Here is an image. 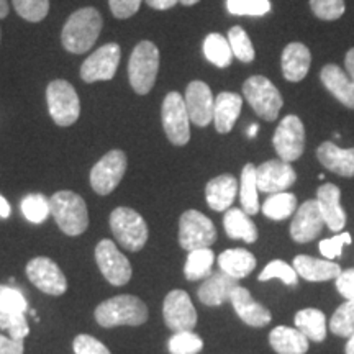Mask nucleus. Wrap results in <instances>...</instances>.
I'll return each instance as SVG.
<instances>
[{"instance_id": "obj_1", "label": "nucleus", "mask_w": 354, "mask_h": 354, "mask_svg": "<svg viewBox=\"0 0 354 354\" xmlns=\"http://www.w3.org/2000/svg\"><path fill=\"white\" fill-rule=\"evenodd\" d=\"M104 20L100 12L94 7L79 8L64 24L61 41L66 51L82 55L94 46L102 32Z\"/></svg>"}, {"instance_id": "obj_2", "label": "nucleus", "mask_w": 354, "mask_h": 354, "mask_svg": "<svg viewBox=\"0 0 354 354\" xmlns=\"http://www.w3.org/2000/svg\"><path fill=\"white\" fill-rule=\"evenodd\" d=\"M148 307L136 295L123 294L102 302L95 308L94 317L102 328L113 326H140L148 320Z\"/></svg>"}, {"instance_id": "obj_3", "label": "nucleus", "mask_w": 354, "mask_h": 354, "mask_svg": "<svg viewBox=\"0 0 354 354\" xmlns=\"http://www.w3.org/2000/svg\"><path fill=\"white\" fill-rule=\"evenodd\" d=\"M51 215L57 227L68 236H79L88 227V212L86 201L76 192L59 190L50 201Z\"/></svg>"}, {"instance_id": "obj_4", "label": "nucleus", "mask_w": 354, "mask_h": 354, "mask_svg": "<svg viewBox=\"0 0 354 354\" xmlns=\"http://www.w3.org/2000/svg\"><path fill=\"white\" fill-rule=\"evenodd\" d=\"M159 73V50L153 41L138 43L128 61V76L133 91L138 95L151 92Z\"/></svg>"}, {"instance_id": "obj_5", "label": "nucleus", "mask_w": 354, "mask_h": 354, "mask_svg": "<svg viewBox=\"0 0 354 354\" xmlns=\"http://www.w3.org/2000/svg\"><path fill=\"white\" fill-rule=\"evenodd\" d=\"M243 95L258 117L274 122L284 107L281 92L264 76H251L243 84Z\"/></svg>"}, {"instance_id": "obj_6", "label": "nucleus", "mask_w": 354, "mask_h": 354, "mask_svg": "<svg viewBox=\"0 0 354 354\" xmlns=\"http://www.w3.org/2000/svg\"><path fill=\"white\" fill-rule=\"evenodd\" d=\"M110 228L117 241L128 251H140L148 241V225L130 207H117L110 214Z\"/></svg>"}, {"instance_id": "obj_7", "label": "nucleus", "mask_w": 354, "mask_h": 354, "mask_svg": "<svg viewBox=\"0 0 354 354\" xmlns=\"http://www.w3.org/2000/svg\"><path fill=\"white\" fill-rule=\"evenodd\" d=\"M46 102L56 125L71 127L81 115V100L76 88L64 79H56L46 88Z\"/></svg>"}, {"instance_id": "obj_8", "label": "nucleus", "mask_w": 354, "mask_h": 354, "mask_svg": "<svg viewBox=\"0 0 354 354\" xmlns=\"http://www.w3.org/2000/svg\"><path fill=\"white\" fill-rule=\"evenodd\" d=\"M216 241V228L209 216L198 210H187L179 220V245L194 251L210 248Z\"/></svg>"}, {"instance_id": "obj_9", "label": "nucleus", "mask_w": 354, "mask_h": 354, "mask_svg": "<svg viewBox=\"0 0 354 354\" xmlns=\"http://www.w3.org/2000/svg\"><path fill=\"white\" fill-rule=\"evenodd\" d=\"M162 128L167 140L176 146H185L190 140V118L185 109L184 97L172 91L165 97L161 107Z\"/></svg>"}, {"instance_id": "obj_10", "label": "nucleus", "mask_w": 354, "mask_h": 354, "mask_svg": "<svg viewBox=\"0 0 354 354\" xmlns=\"http://www.w3.org/2000/svg\"><path fill=\"white\" fill-rule=\"evenodd\" d=\"M128 166L127 154L122 149H112L102 156L91 171V185L99 196H109L122 183Z\"/></svg>"}, {"instance_id": "obj_11", "label": "nucleus", "mask_w": 354, "mask_h": 354, "mask_svg": "<svg viewBox=\"0 0 354 354\" xmlns=\"http://www.w3.org/2000/svg\"><path fill=\"white\" fill-rule=\"evenodd\" d=\"M277 156L286 162L297 161L305 149V127L297 115H287L279 122L272 136Z\"/></svg>"}, {"instance_id": "obj_12", "label": "nucleus", "mask_w": 354, "mask_h": 354, "mask_svg": "<svg viewBox=\"0 0 354 354\" xmlns=\"http://www.w3.org/2000/svg\"><path fill=\"white\" fill-rule=\"evenodd\" d=\"M95 261L102 276L112 286L122 287L130 282L133 274L130 261L112 240H102L95 246Z\"/></svg>"}, {"instance_id": "obj_13", "label": "nucleus", "mask_w": 354, "mask_h": 354, "mask_svg": "<svg viewBox=\"0 0 354 354\" xmlns=\"http://www.w3.org/2000/svg\"><path fill=\"white\" fill-rule=\"evenodd\" d=\"M26 277L30 282L48 295H63L68 290V281H66L64 272L55 261L44 256L33 258L26 264Z\"/></svg>"}, {"instance_id": "obj_14", "label": "nucleus", "mask_w": 354, "mask_h": 354, "mask_svg": "<svg viewBox=\"0 0 354 354\" xmlns=\"http://www.w3.org/2000/svg\"><path fill=\"white\" fill-rule=\"evenodd\" d=\"M122 50L117 43H107L92 53L81 66V77L84 82L110 81L120 64Z\"/></svg>"}, {"instance_id": "obj_15", "label": "nucleus", "mask_w": 354, "mask_h": 354, "mask_svg": "<svg viewBox=\"0 0 354 354\" xmlns=\"http://www.w3.org/2000/svg\"><path fill=\"white\" fill-rule=\"evenodd\" d=\"M162 317L167 328L177 331H192L197 325V310L189 294L184 290H171L162 305Z\"/></svg>"}, {"instance_id": "obj_16", "label": "nucleus", "mask_w": 354, "mask_h": 354, "mask_svg": "<svg viewBox=\"0 0 354 354\" xmlns=\"http://www.w3.org/2000/svg\"><path fill=\"white\" fill-rule=\"evenodd\" d=\"M297 180V172L290 162L282 159H271L256 167V183L261 192L279 194L286 192Z\"/></svg>"}, {"instance_id": "obj_17", "label": "nucleus", "mask_w": 354, "mask_h": 354, "mask_svg": "<svg viewBox=\"0 0 354 354\" xmlns=\"http://www.w3.org/2000/svg\"><path fill=\"white\" fill-rule=\"evenodd\" d=\"M185 109H187L190 122L197 127H207L214 122L215 99L210 87L202 81H192L185 88Z\"/></svg>"}, {"instance_id": "obj_18", "label": "nucleus", "mask_w": 354, "mask_h": 354, "mask_svg": "<svg viewBox=\"0 0 354 354\" xmlns=\"http://www.w3.org/2000/svg\"><path fill=\"white\" fill-rule=\"evenodd\" d=\"M323 227L325 221L317 201H307L300 209L295 210V216L290 223V236L297 243H310L322 233Z\"/></svg>"}, {"instance_id": "obj_19", "label": "nucleus", "mask_w": 354, "mask_h": 354, "mask_svg": "<svg viewBox=\"0 0 354 354\" xmlns=\"http://www.w3.org/2000/svg\"><path fill=\"white\" fill-rule=\"evenodd\" d=\"M317 205L320 209L325 225H328L331 232L339 233L346 225V214L342 207V190L338 185L326 183L317 190Z\"/></svg>"}, {"instance_id": "obj_20", "label": "nucleus", "mask_w": 354, "mask_h": 354, "mask_svg": "<svg viewBox=\"0 0 354 354\" xmlns=\"http://www.w3.org/2000/svg\"><path fill=\"white\" fill-rule=\"evenodd\" d=\"M230 302H232L236 315L240 317L246 325L259 328V326H266L272 320L271 312H269L264 305L256 302L253 295L250 294V290L245 289V287L238 286L236 289L233 290Z\"/></svg>"}, {"instance_id": "obj_21", "label": "nucleus", "mask_w": 354, "mask_h": 354, "mask_svg": "<svg viewBox=\"0 0 354 354\" xmlns=\"http://www.w3.org/2000/svg\"><path fill=\"white\" fill-rule=\"evenodd\" d=\"M310 64H312V53L304 43H289L282 51L281 68L284 79L289 82H300L307 77Z\"/></svg>"}, {"instance_id": "obj_22", "label": "nucleus", "mask_w": 354, "mask_h": 354, "mask_svg": "<svg viewBox=\"0 0 354 354\" xmlns=\"http://www.w3.org/2000/svg\"><path fill=\"white\" fill-rule=\"evenodd\" d=\"M320 81L339 104L354 110V84L346 71H343L338 64H326L320 73Z\"/></svg>"}, {"instance_id": "obj_23", "label": "nucleus", "mask_w": 354, "mask_h": 354, "mask_svg": "<svg viewBox=\"0 0 354 354\" xmlns=\"http://www.w3.org/2000/svg\"><path fill=\"white\" fill-rule=\"evenodd\" d=\"M320 165L342 177H354V148L343 149L333 141H323L317 149Z\"/></svg>"}, {"instance_id": "obj_24", "label": "nucleus", "mask_w": 354, "mask_h": 354, "mask_svg": "<svg viewBox=\"0 0 354 354\" xmlns=\"http://www.w3.org/2000/svg\"><path fill=\"white\" fill-rule=\"evenodd\" d=\"M238 287V279H234L223 271L209 276L203 284L198 287V299L203 305L218 307L225 302H230L233 290Z\"/></svg>"}, {"instance_id": "obj_25", "label": "nucleus", "mask_w": 354, "mask_h": 354, "mask_svg": "<svg viewBox=\"0 0 354 354\" xmlns=\"http://www.w3.org/2000/svg\"><path fill=\"white\" fill-rule=\"evenodd\" d=\"M238 192L236 177L232 174L216 176L205 187V198L212 210L227 212L232 209Z\"/></svg>"}, {"instance_id": "obj_26", "label": "nucleus", "mask_w": 354, "mask_h": 354, "mask_svg": "<svg viewBox=\"0 0 354 354\" xmlns=\"http://www.w3.org/2000/svg\"><path fill=\"white\" fill-rule=\"evenodd\" d=\"M292 268L295 269L299 277L310 282L331 281V279H336L342 274V268L336 263H331L330 259H317L305 254L295 256Z\"/></svg>"}, {"instance_id": "obj_27", "label": "nucleus", "mask_w": 354, "mask_h": 354, "mask_svg": "<svg viewBox=\"0 0 354 354\" xmlns=\"http://www.w3.org/2000/svg\"><path fill=\"white\" fill-rule=\"evenodd\" d=\"M243 99L234 92H220L215 99L214 123L216 131L227 135L233 130L234 123L241 113Z\"/></svg>"}, {"instance_id": "obj_28", "label": "nucleus", "mask_w": 354, "mask_h": 354, "mask_svg": "<svg viewBox=\"0 0 354 354\" xmlns=\"http://www.w3.org/2000/svg\"><path fill=\"white\" fill-rule=\"evenodd\" d=\"M269 343L277 354H305L308 351L307 336L289 326H276L269 335Z\"/></svg>"}, {"instance_id": "obj_29", "label": "nucleus", "mask_w": 354, "mask_h": 354, "mask_svg": "<svg viewBox=\"0 0 354 354\" xmlns=\"http://www.w3.org/2000/svg\"><path fill=\"white\" fill-rule=\"evenodd\" d=\"M220 271L234 279H243L250 276L256 268V258L248 250L243 248H233V250L223 251L218 256Z\"/></svg>"}, {"instance_id": "obj_30", "label": "nucleus", "mask_w": 354, "mask_h": 354, "mask_svg": "<svg viewBox=\"0 0 354 354\" xmlns=\"http://www.w3.org/2000/svg\"><path fill=\"white\" fill-rule=\"evenodd\" d=\"M225 232L232 240L254 243L258 240V228L243 209H228L223 216Z\"/></svg>"}, {"instance_id": "obj_31", "label": "nucleus", "mask_w": 354, "mask_h": 354, "mask_svg": "<svg viewBox=\"0 0 354 354\" xmlns=\"http://www.w3.org/2000/svg\"><path fill=\"white\" fill-rule=\"evenodd\" d=\"M295 328L307 336L308 342L320 343L326 338V317L317 308H304L295 315Z\"/></svg>"}, {"instance_id": "obj_32", "label": "nucleus", "mask_w": 354, "mask_h": 354, "mask_svg": "<svg viewBox=\"0 0 354 354\" xmlns=\"http://www.w3.org/2000/svg\"><path fill=\"white\" fill-rule=\"evenodd\" d=\"M258 183H256V166L253 162L246 165L241 171L240 180V202L241 209L248 215H256L259 212V198H258Z\"/></svg>"}, {"instance_id": "obj_33", "label": "nucleus", "mask_w": 354, "mask_h": 354, "mask_svg": "<svg viewBox=\"0 0 354 354\" xmlns=\"http://www.w3.org/2000/svg\"><path fill=\"white\" fill-rule=\"evenodd\" d=\"M203 55L216 68H228L233 63V51L230 48L228 38H225L220 33H210L207 35L205 41H203Z\"/></svg>"}, {"instance_id": "obj_34", "label": "nucleus", "mask_w": 354, "mask_h": 354, "mask_svg": "<svg viewBox=\"0 0 354 354\" xmlns=\"http://www.w3.org/2000/svg\"><path fill=\"white\" fill-rule=\"evenodd\" d=\"M215 256L214 251L209 248L203 250H194L189 251L187 261L184 266V274L187 281H201V279L209 277L212 274V266H214Z\"/></svg>"}, {"instance_id": "obj_35", "label": "nucleus", "mask_w": 354, "mask_h": 354, "mask_svg": "<svg viewBox=\"0 0 354 354\" xmlns=\"http://www.w3.org/2000/svg\"><path fill=\"white\" fill-rule=\"evenodd\" d=\"M297 210V197L290 192L271 194L263 203V214L274 221L287 220Z\"/></svg>"}, {"instance_id": "obj_36", "label": "nucleus", "mask_w": 354, "mask_h": 354, "mask_svg": "<svg viewBox=\"0 0 354 354\" xmlns=\"http://www.w3.org/2000/svg\"><path fill=\"white\" fill-rule=\"evenodd\" d=\"M21 214L30 223H43L51 215L50 201L43 194H30L21 201Z\"/></svg>"}, {"instance_id": "obj_37", "label": "nucleus", "mask_w": 354, "mask_h": 354, "mask_svg": "<svg viewBox=\"0 0 354 354\" xmlns=\"http://www.w3.org/2000/svg\"><path fill=\"white\" fill-rule=\"evenodd\" d=\"M228 43L232 48L233 56L240 59L241 63H253L254 61V46L251 38L241 26H233L228 32Z\"/></svg>"}, {"instance_id": "obj_38", "label": "nucleus", "mask_w": 354, "mask_h": 354, "mask_svg": "<svg viewBox=\"0 0 354 354\" xmlns=\"http://www.w3.org/2000/svg\"><path fill=\"white\" fill-rule=\"evenodd\" d=\"M330 330L336 336L349 338L354 335V302L348 300L336 308L330 320Z\"/></svg>"}, {"instance_id": "obj_39", "label": "nucleus", "mask_w": 354, "mask_h": 354, "mask_svg": "<svg viewBox=\"0 0 354 354\" xmlns=\"http://www.w3.org/2000/svg\"><path fill=\"white\" fill-rule=\"evenodd\" d=\"M171 354H197L202 351V338L194 331H177L167 343Z\"/></svg>"}, {"instance_id": "obj_40", "label": "nucleus", "mask_w": 354, "mask_h": 354, "mask_svg": "<svg viewBox=\"0 0 354 354\" xmlns=\"http://www.w3.org/2000/svg\"><path fill=\"white\" fill-rule=\"evenodd\" d=\"M269 279H281L286 286L290 287H295L299 284V274L295 272V269L281 259L271 261V263L263 269V272L259 274L261 282L269 281Z\"/></svg>"}, {"instance_id": "obj_41", "label": "nucleus", "mask_w": 354, "mask_h": 354, "mask_svg": "<svg viewBox=\"0 0 354 354\" xmlns=\"http://www.w3.org/2000/svg\"><path fill=\"white\" fill-rule=\"evenodd\" d=\"M272 3L269 0H227V10L232 15L263 17L271 12Z\"/></svg>"}, {"instance_id": "obj_42", "label": "nucleus", "mask_w": 354, "mask_h": 354, "mask_svg": "<svg viewBox=\"0 0 354 354\" xmlns=\"http://www.w3.org/2000/svg\"><path fill=\"white\" fill-rule=\"evenodd\" d=\"M13 7L21 19L38 24L50 12V0H12Z\"/></svg>"}, {"instance_id": "obj_43", "label": "nucleus", "mask_w": 354, "mask_h": 354, "mask_svg": "<svg viewBox=\"0 0 354 354\" xmlns=\"http://www.w3.org/2000/svg\"><path fill=\"white\" fill-rule=\"evenodd\" d=\"M0 330H7L10 333V338L21 339V342L30 333L25 313H12L3 312V310H0Z\"/></svg>"}, {"instance_id": "obj_44", "label": "nucleus", "mask_w": 354, "mask_h": 354, "mask_svg": "<svg viewBox=\"0 0 354 354\" xmlns=\"http://www.w3.org/2000/svg\"><path fill=\"white\" fill-rule=\"evenodd\" d=\"M310 8L317 19L326 21L342 19L346 10L344 0H310Z\"/></svg>"}, {"instance_id": "obj_45", "label": "nucleus", "mask_w": 354, "mask_h": 354, "mask_svg": "<svg viewBox=\"0 0 354 354\" xmlns=\"http://www.w3.org/2000/svg\"><path fill=\"white\" fill-rule=\"evenodd\" d=\"M0 310L12 313H25L28 310L25 295L10 286H0Z\"/></svg>"}, {"instance_id": "obj_46", "label": "nucleus", "mask_w": 354, "mask_h": 354, "mask_svg": "<svg viewBox=\"0 0 354 354\" xmlns=\"http://www.w3.org/2000/svg\"><path fill=\"white\" fill-rule=\"evenodd\" d=\"M351 243V234L348 232H343L339 234H336V236L330 238V240H323L320 241V245H318V250H320V253L325 256L326 259H336L339 258V256L343 254V248L344 245H349Z\"/></svg>"}, {"instance_id": "obj_47", "label": "nucleus", "mask_w": 354, "mask_h": 354, "mask_svg": "<svg viewBox=\"0 0 354 354\" xmlns=\"http://www.w3.org/2000/svg\"><path fill=\"white\" fill-rule=\"evenodd\" d=\"M76 354H112L109 348L91 335H77L73 342Z\"/></svg>"}, {"instance_id": "obj_48", "label": "nucleus", "mask_w": 354, "mask_h": 354, "mask_svg": "<svg viewBox=\"0 0 354 354\" xmlns=\"http://www.w3.org/2000/svg\"><path fill=\"white\" fill-rule=\"evenodd\" d=\"M143 0H109V7L112 10L113 17L125 20L135 15L140 10Z\"/></svg>"}, {"instance_id": "obj_49", "label": "nucleus", "mask_w": 354, "mask_h": 354, "mask_svg": "<svg viewBox=\"0 0 354 354\" xmlns=\"http://www.w3.org/2000/svg\"><path fill=\"white\" fill-rule=\"evenodd\" d=\"M336 289L344 299L354 302V268L342 271V274L336 277Z\"/></svg>"}, {"instance_id": "obj_50", "label": "nucleus", "mask_w": 354, "mask_h": 354, "mask_svg": "<svg viewBox=\"0 0 354 354\" xmlns=\"http://www.w3.org/2000/svg\"><path fill=\"white\" fill-rule=\"evenodd\" d=\"M25 346L21 339L7 338L0 335V354H24Z\"/></svg>"}, {"instance_id": "obj_51", "label": "nucleus", "mask_w": 354, "mask_h": 354, "mask_svg": "<svg viewBox=\"0 0 354 354\" xmlns=\"http://www.w3.org/2000/svg\"><path fill=\"white\" fill-rule=\"evenodd\" d=\"M145 2L154 10H169L179 0H145Z\"/></svg>"}, {"instance_id": "obj_52", "label": "nucleus", "mask_w": 354, "mask_h": 354, "mask_svg": "<svg viewBox=\"0 0 354 354\" xmlns=\"http://www.w3.org/2000/svg\"><path fill=\"white\" fill-rule=\"evenodd\" d=\"M344 68H346V74L354 84V48H351L344 56Z\"/></svg>"}, {"instance_id": "obj_53", "label": "nucleus", "mask_w": 354, "mask_h": 354, "mask_svg": "<svg viewBox=\"0 0 354 354\" xmlns=\"http://www.w3.org/2000/svg\"><path fill=\"white\" fill-rule=\"evenodd\" d=\"M10 214H12L10 203H8L7 198L0 194V218H8Z\"/></svg>"}, {"instance_id": "obj_54", "label": "nucleus", "mask_w": 354, "mask_h": 354, "mask_svg": "<svg viewBox=\"0 0 354 354\" xmlns=\"http://www.w3.org/2000/svg\"><path fill=\"white\" fill-rule=\"evenodd\" d=\"M8 15V2L7 0H0V19H6Z\"/></svg>"}, {"instance_id": "obj_55", "label": "nucleus", "mask_w": 354, "mask_h": 354, "mask_svg": "<svg viewBox=\"0 0 354 354\" xmlns=\"http://www.w3.org/2000/svg\"><path fill=\"white\" fill-rule=\"evenodd\" d=\"M344 353L346 354H354V335L349 336L348 343H346V348H344Z\"/></svg>"}, {"instance_id": "obj_56", "label": "nucleus", "mask_w": 354, "mask_h": 354, "mask_svg": "<svg viewBox=\"0 0 354 354\" xmlns=\"http://www.w3.org/2000/svg\"><path fill=\"white\" fill-rule=\"evenodd\" d=\"M258 128H259L258 123H253V125L250 127V130H248V136H250V138H254L256 133H258Z\"/></svg>"}, {"instance_id": "obj_57", "label": "nucleus", "mask_w": 354, "mask_h": 354, "mask_svg": "<svg viewBox=\"0 0 354 354\" xmlns=\"http://www.w3.org/2000/svg\"><path fill=\"white\" fill-rule=\"evenodd\" d=\"M179 2L183 3V6H187V7H190V6H196V3L201 2V0H179Z\"/></svg>"}]
</instances>
